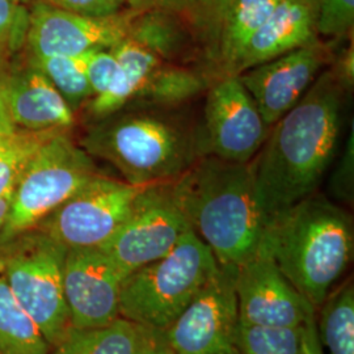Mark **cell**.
<instances>
[{
  "label": "cell",
  "mask_w": 354,
  "mask_h": 354,
  "mask_svg": "<svg viewBox=\"0 0 354 354\" xmlns=\"http://www.w3.org/2000/svg\"><path fill=\"white\" fill-rule=\"evenodd\" d=\"M346 92L327 68L270 129L252 160L257 198L268 222L317 193L337 153Z\"/></svg>",
  "instance_id": "cell-1"
},
{
  "label": "cell",
  "mask_w": 354,
  "mask_h": 354,
  "mask_svg": "<svg viewBox=\"0 0 354 354\" xmlns=\"http://www.w3.org/2000/svg\"><path fill=\"white\" fill-rule=\"evenodd\" d=\"M169 189L190 230L221 266H241L259 251L268 218L257 198L252 162L201 155Z\"/></svg>",
  "instance_id": "cell-2"
},
{
  "label": "cell",
  "mask_w": 354,
  "mask_h": 354,
  "mask_svg": "<svg viewBox=\"0 0 354 354\" xmlns=\"http://www.w3.org/2000/svg\"><path fill=\"white\" fill-rule=\"evenodd\" d=\"M317 313L352 263L353 219L339 203L311 194L274 215L259 247Z\"/></svg>",
  "instance_id": "cell-3"
},
{
  "label": "cell",
  "mask_w": 354,
  "mask_h": 354,
  "mask_svg": "<svg viewBox=\"0 0 354 354\" xmlns=\"http://www.w3.org/2000/svg\"><path fill=\"white\" fill-rule=\"evenodd\" d=\"M158 109L102 118L89 130L83 149L115 167L129 184L174 181L203 155L200 136Z\"/></svg>",
  "instance_id": "cell-4"
},
{
  "label": "cell",
  "mask_w": 354,
  "mask_h": 354,
  "mask_svg": "<svg viewBox=\"0 0 354 354\" xmlns=\"http://www.w3.org/2000/svg\"><path fill=\"white\" fill-rule=\"evenodd\" d=\"M219 263L193 230L159 260L127 274L120 317L147 328H168L214 276Z\"/></svg>",
  "instance_id": "cell-5"
},
{
  "label": "cell",
  "mask_w": 354,
  "mask_h": 354,
  "mask_svg": "<svg viewBox=\"0 0 354 354\" xmlns=\"http://www.w3.org/2000/svg\"><path fill=\"white\" fill-rule=\"evenodd\" d=\"M66 253V247L39 228L0 245L1 274L51 348L71 328L64 292Z\"/></svg>",
  "instance_id": "cell-6"
},
{
  "label": "cell",
  "mask_w": 354,
  "mask_h": 354,
  "mask_svg": "<svg viewBox=\"0 0 354 354\" xmlns=\"http://www.w3.org/2000/svg\"><path fill=\"white\" fill-rule=\"evenodd\" d=\"M96 174L88 152L75 145L66 130L57 131L29 160L13 189L10 213L0 230V245L37 227Z\"/></svg>",
  "instance_id": "cell-7"
},
{
  "label": "cell",
  "mask_w": 354,
  "mask_h": 354,
  "mask_svg": "<svg viewBox=\"0 0 354 354\" xmlns=\"http://www.w3.org/2000/svg\"><path fill=\"white\" fill-rule=\"evenodd\" d=\"M146 188L96 174L36 228L67 250L102 247L127 222Z\"/></svg>",
  "instance_id": "cell-8"
},
{
  "label": "cell",
  "mask_w": 354,
  "mask_h": 354,
  "mask_svg": "<svg viewBox=\"0 0 354 354\" xmlns=\"http://www.w3.org/2000/svg\"><path fill=\"white\" fill-rule=\"evenodd\" d=\"M235 274L236 266L219 264L203 290L163 330L175 353L241 354Z\"/></svg>",
  "instance_id": "cell-9"
},
{
  "label": "cell",
  "mask_w": 354,
  "mask_h": 354,
  "mask_svg": "<svg viewBox=\"0 0 354 354\" xmlns=\"http://www.w3.org/2000/svg\"><path fill=\"white\" fill-rule=\"evenodd\" d=\"M270 129L239 76H216L210 83L200 136L203 155L250 163L261 150Z\"/></svg>",
  "instance_id": "cell-10"
},
{
  "label": "cell",
  "mask_w": 354,
  "mask_h": 354,
  "mask_svg": "<svg viewBox=\"0 0 354 354\" xmlns=\"http://www.w3.org/2000/svg\"><path fill=\"white\" fill-rule=\"evenodd\" d=\"M189 225L172 198L169 183L140 193L127 222L102 248L124 277L169 252Z\"/></svg>",
  "instance_id": "cell-11"
},
{
  "label": "cell",
  "mask_w": 354,
  "mask_h": 354,
  "mask_svg": "<svg viewBox=\"0 0 354 354\" xmlns=\"http://www.w3.org/2000/svg\"><path fill=\"white\" fill-rule=\"evenodd\" d=\"M133 13L89 17L37 0L29 11L26 46L30 57H79L88 51L112 49L127 37Z\"/></svg>",
  "instance_id": "cell-12"
},
{
  "label": "cell",
  "mask_w": 354,
  "mask_h": 354,
  "mask_svg": "<svg viewBox=\"0 0 354 354\" xmlns=\"http://www.w3.org/2000/svg\"><path fill=\"white\" fill-rule=\"evenodd\" d=\"M124 279L102 248L67 250L64 292L71 327L100 328L115 322L120 317V292Z\"/></svg>",
  "instance_id": "cell-13"
},
{
  "label": "cell",
  "mask_w": 354,
  "mask_h": 354,
  "mask_svg": "<svg viewBox=\"0 0 354 354\" xmlns=\"http://www.w3.org/2000/svg\"><path fill=\"white\" fill-rule=\"evenodd\" d=\"M332 62L328 46L317 39L238 76L266 125L272 127L304 97L322 70Z\"/></svg>",
  "instance_id": "cell-14"
},
{
  "label": "cell",
  "mask_w": 354,
  "mask_h": 354,
  "mask_svg": "<svg viewBox=\"0 0 354 354\" xmlns=\"http://www.w3.org/2000/svg\"><path fill=\"white\" fill-rule=\"evenodd\" d=\"M235 291L243 324L295 328L315 314L314 307L260 250L236 266Z\"/></svg>",
  "instance_id": "cell-15"
},
{
  "label": "cell",
  "mask_w": 354,
  "mask_h": 354,
  "mask_svg": "<svg viewBox=\"0 0 354 354\" xmlns=\"http://www.w3.org/2000/svg\"><path fill=\"white\" fill-rule=\"evenodd\" d=\"M13 124L20 129L66 130L75 121L74 112L50 80L33 64L0 77Z\"/></svg>",
  "instance_id": "cell-16"
},
{
  "label": "cell",
  "mask_w": 354,
  "mask_h": 354,
  "mask_svg": "<svg viewBox=\"0 0 354 354\" xmlns=\"http://www.w3.org/2000/svg\"><path fill=\"white\" fill-rule=\"evenodd\" d=\"M317 19V0H281L251 38L235 75L319 39Z\"/></svg>",
  "instance_id": "cell-17"
},
{
  "label": "cell",
  "mask_w": 354,
  "mask_h": 354,
  "mask_svg": "<svg viewBox=\"0 0 354 354\" xmlns=\"http://www.w3.org/2000/svg\"><path fill=\"white\" fill-rule=\"evenodd\" d=\"M127 37L151 51L165 64L190 66L196 61L205 62L188 26L165 8L133 13Z\"/></svg>",
  "instance_id": "cell-18"
},
{
  "label": "cell",
  "mask_w": 354,
  "mask_h": 354,
  "mask_svg": "<svg viewBox=\"0 0 354 354\" xmlns=\"http://www.w3.org/2000/svg\"><path fill=\"white\" fill-rule=\"evenodd\" d=\"M111 50L118 61V71L111 87L89 100L88 113L96 120L117 113L134 102L153 70L162 64L151 51L131 38H124Z\"/></svg>",
  "instance_id": "cell-19"
},
{
  "label": "cell",
  "mask_w": 354,
  "mask_h": 354,
  "mask_svg": "<svg viewBox=\"0 0 354 354\" xmlns=\"http://www.w3.org/2000/svg\"><path fill=\"white\" fill-rule=\"evenodd\" d=\"M281 0H232L221 30L216 76L235 75L236 66L254 33L266 24ZM215 76V77H216Z\"/></svg>",
  "instance_id": "cell-20"
},
{
  "label": "cell",
  "mask_w": 354,
  "mask_h": 354,
  "mask_svg": "<svg viewBox=\"0 0 354 354\" xmlns=\"http://www.w3.org/2000/svg\"><path fill=\"white\" fill-rule=\"evenodd\" d=\"M317 337L326 354H354V285L345 279L315 313Z\"/></svg>",
  "instance_id": "cell-21"
},
{
  "label": "cell",
  "mask_w": 354,
  "mask_h": 354,
  "mask_svg": "<svg viewBox=\"0 0 354 354\" xmlns=\"http://www.w3.org/2000/svg\"><path fill=\"white\" fill-rule=\"evenodd\" d=\"M210 83L209 76L197 68L162 62L134 102L150 108H172L198 96Z\"/></svg>",
  "instance_id": "cell-22"
},
{
  "label": "cell",
  "mask_w": 354,
  "mask_h": 354,
  "mask_svg": "<svg viewBox=\"0 0 354 354\" xmlns=\"http://www.w3.org/2000/svg\"><path fill=\"white\" fill-rule=\"evenodd\" d=\"M36 322L17 302L0 270V354H49Z\"/></svg>",
  "instance_id": "cell-23"
},
{
  "label": "cell",
  "mask_w": 354,
  "mask_h": 354,
  "mask_svg": "<svg viewBox=\"0 0 354 354\" xmlns=\"http://www.w3.org/2000/svg\"><path fill=\"white\" fill-rule=\"evenodd\" d=\"M232 0H168L167 8L188 26L206 64L215 70L221 30Z\"/></svg>",
  "instance_id": "cell-24"
},
{
  "label": "cell",
  "mask_w": 354,
  "mask_h": 354,
  "mask_svg": "<svg viewBox=\"0 0 354 354\" xmlns=\"http://www.w3.org/2000/svg\"><path fill=\"white\" fill-rule=\"evenodd\" d=\"M137 326L118 317L100 328H70L49 354H131Z\"/></svg>",
  "instance_id": "cell-25"
},
{
  "label": "cell",
  "mask_w": 354,
  "mask_h": 354,
  "mask_svg": "<svg viewBox=\"0 0 354 354\" xmlns=\"http://www.w3.org/2000/svg\"><path fill=\"white\" fill-rule=\"evenodd\" d=\"M59 130L32 131L12 127L0 131V197L15 189L38 149Z\"/></svg>",
  "instance_id": "cell-26"
},
{
  "label": "cell",
  "mask_w": 354,
  "mask_h": 354,
  "mask_svg": "<svg viewBox=\"0 0 354 354\" xmlns=\"http://www.w3.org/2000/svg\"><path fill=\"white\" fill-rule=\"evenodd\" d=\"M35 64L61 93L64 102L75 113L83 104L92 99L86 74L84 59L79 57H29Z\"/></svg>",
  "instance_id": "cell-27"
},
{
  "label": "cell",
  "mask_w": 354,
  "mask_h": 354,
  "mask_svg": "<svg viewBox=\"0 0 354 354\" xmlns=\"http://www.w3.org/2000/svg\"><path fill=\"white\" fill-rule=\"evenodd\" d=\"M302 326L288 327H260L239 326L238 345L241 354H301Z\"/></svg>",
  "instance_id": "cell-28"
},
{
  "label": "cell",
  "mask_w": 354,
  "mask_h": 354,
  "mask_svg": "<svg viewBox=\"0 0 354 354\" xmlns=\"http://www.w3.org/2000/svg\"><path fill=\"white\" fill-rule=\"evenodd\" d=\"M353 26L354 0H317L319 36L345 37L352 33Z\"/></svg>",
  "instance_id": "cell-29"
},
{
  "label": "cell",
  "mask_w": 354,
  "mask_h": 354,
  "mask_svg": "<svg viewBox=\"0 0 354 354\" xmlns=\"http://www.w3.org/2000/svg\"><path fill=\"white\" fill-rule=\"evenodd\" d=\"M29 11L17 0H0V53L19 49L26 42Z\"/></svg>",
  "instance_id": "cell-30"
},
{
  "label": "cell",
  "mask_w": 354,
  "mask_h": 354,
  "mask_svg": "<svg viewBox=\"0 0 354 354\" xmlns=\"http://www.w3.org/2000/svg\"><path fill=\"white\" fill-rule=\"evenodd\" d=\"M82 57L93 99L100 96L113 83L118 71V61L111 49L88 51Z\"/></svg>",
  "instance_id": "cell-31"
},
{
  "label": "cell",
  "mask_w": 354,
  "mask_h": 354,
  "mask_svg": "<svg viewBox=\"0 0 354 354\" xmlns=\"http://www.w3.org/2000/svg\"><path fill=\"white\" fill-rule=\"evenodd\" d=\"M330 196L345 205H353L354 198V129L351 124V133L342 150L339 165L329 180Z\"/></svg>",
  "instance_id": "cell-32"
},
{
  "label": "cell",
  "mask_w": 354,
  "mask_h": 354,
  "mask_svg": "<svg viewBox=\"0 0 354 354\" xmlns=\"http://www.w3.org/2000/svg\"><path fill=\"white\" fill-rule=\"evenodd\" d=\"M51 6L64 11L89 16L109 17L121 12L125 0H46Z\"/></svg>",
  "instance_id": "cell-33"
},
{
  "label": "cell",
  "mask_w": 354,
  "mask_h": 354,
  "mask_svg": "<svg viewBox=\"0 0 354 354\" xmlns=\"http://www.w3.org/2000/svg\"><path fill=\"white\" fill-rule=\"evenodd\" d=\"M137 326V324H136ZM131 354H176L160 329L137 326L136 344Z\"/></svg>",
  "instance_id": "cell-34"
},
{
  "label": "cell",
  "mask_w": 354,
  "mask_h": 354,
  "mask_svg": "<svg viewBox=\"0 0 354 354\" xmlns=\"http://www.w3.org/2000/svg\"><path fill=\"white\" fill-rule=\"evenodd\" d=\"M335 64L330 67L335 73V75L337 76V79L340 80L342 87L349 91L353 88L354 83V49L353 44L342 51V54L333 59Z\"/></svg>",
  "instance_id": "cell-35"
},
{
  "label": "cell",
  "mask_w": 354,
  "mask_h": 354,
  "mask_svg": "<svg viewBox=\"0 0 354 354\" xmlns=\"http://www.w3.org/2000/svg\"><path fill=\"white\" fill-rule=\"evenodd\" d=\"M302 345H301V354H326L319 337H317V323H315V314H311L306 319L302 326Z\"/></svg>",
  "instance_id": "cell-36"
},
{
  "label": "cell",
  "mask_w": 354,
  "mask_h": 354,
  "mask_svg": "<svg viewBox=\"0 0 354 354\" xmlns=\"http://www.w3.org/2000/svg\"><path fill=\"white\" fill-rule=\"evenodd\" d=\"M168 0H125V4L129 6L130 11L142 12L155 8H167Z\"/></svg>",
  "instance_id": "cell-37"
},
{
  "label": "cell",
  "mask_w": 354,
  "mask_h": 354,
  "mask_svg": "<svg viewBox=\"0 0 354 354\" xmlns=\"http://www.w3.org/2000/svg\"><path fill=\"white\" fill-rule=\"evenodd\" d=\"M12 127H16V125L13 124L11 114L8 111V106H7V102H6V96H4V89H3L1 80H0V131L7 130V129Z\"/></svg>",
  "instance_id": "cell-38"
},
{
  "label": "cell",
  "mask_w": 354,
  "mask_h": 354,
  "mask_svg": "<svg viewBox=\"0 0 354 354\" xmlns=\"http://www.w3.org/2000/svg\"><path fill=\"white\" fill-rule=\"evenodd\" d=\"M12 196L13 190L3 194L0 197V230L4 226L6 221H7V216L10 213V207H11V203H12Z\"/></svg>",
  "instance_id": "cell-39"
},
{
  "label": "cell",
  "mask_w": 354,
  "mask_h": 354,
  "mask_svg": "<svg viewBox=\"0 0 354 354\" xmlns=\"http://www.w3.org/2000/svg\"><path fill=\"white\" fill-rule=\"evenodd\" d=\"M17 1H20V3H29V1H33V0H17Z\"/></svg>",
  "instance_id": "cell-40"
},
{
  "label": "cell",
  "mask_w": 354,
  "mask_h": 354,
  "mask_svg": "<svg viewBox=\"0 0 354 354\" xmlns=\"http://www.w3.org/2000/svg\"><path fill=\"white\" fill-rule=\"evenodd\" d=\"M0 270H1V266H0Z\"/></svg>",
  "instance_id": "cell-41"
}]
</instances>
